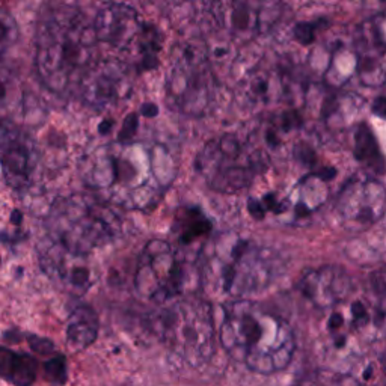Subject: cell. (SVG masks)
Listing matches in <instances>:
<instances>
[{
    "mask_svg": "<svg viewBox=\"0 0 386 386\" xmlns=\"http://www.w3.org/2000/svg\"><path fill=\"white\" fill-rule=\"evenodd\" d=\"M97 46L94 26L79 9L64 6L52 11L37 32L35 67L42 85L58 95L77 90L95 62Z\"/></svg>",
    "mask_w": 386,
    "mask_h": 386,
    "instance_id": "3",
    "label": "cell"
},
{
    "mask_svg": "<svg viewBox=\"0 0 386 386\" xmlns=\"http://www.w3.org/2000/svg\"><path fill=\"white\" fill-rule=\"evenodd\" d=\"M28 341H29L30 349L35 353H38V355H50V353L54 351V344L47 338H42L38 335H29Z\"/></svg>",
    "mask_w": 386,
    "mask_h": 386,
    "instance_id": "33",
    "label": "cell"
},
{
    "mask_svg": "<svg viewBox=\"0 0 386 386\" xmlns=\"http://www.w3.org/2000/svg\"><path fill=\"white\" fill-rule=\"evenodd\" d=\"M373 110H374V112H378V115L380 118L385 116V98L383 97L378 98V102L374 103V106H373Z\"/></svg>",
    "mask_w": 386,
    "mask_h": 386,
    "instance_id": "35",
    "label": "cell"
},
{
    "mask_svg": "<svg viewBox=\"0 0 386 386\" xmlns=\"http://www.w3.org/2000/svg\"><path fill=\"white\" fill-rule=\"evenodd\" d=\"M317 28V23H297L293 30L294 40L299 44H303V46H308V44H311L314 41Z\"/></svg>",
    "mask_w": 386,
    "mask_h": 386,
    "instance_id": "30",
    "label": "cell"
},
{
    "mask_svg": "<svg viewBox=\"0 0 386 386\" xmlns=\"http://www.w3.org/2000/svg\"><path fill=\"white\" fill-rule=\"evenodd\" d=\"M16 83L11 74L0 67V114H8L13 110L18 97L16 95Z\"/></svg>",
    "mask_w": 386,
    "mask_h": 386,
    "instance_id": "28",
    "label": "cell"
},
{
    "mask_svg": "<svg viewBox=\"0 0 386 386\" xmlns=\"http://www.w3.org/2000/svg\"><path fill=\"white\" fill-rule=\"evenodd\" d=\"M37 162V147L32 138L13 121H0V164L6 183L16 191H25L30 184Z\"/></svg>",
    "mask_w": 386,
    "mask_h": 386,
    "instance_id": "14",
    "label": "cell"
},
{
    "mask_svg": "<svg viewBox=\"0 0 386 386\" xmlns=\"http://www.w3.org/2000/svg\"><path fill=\"white\" fill-rule=\"evenodd\" d=\"M77 90L88 106L104 110L127 100L133 90V77L123 62L95 61L83 74Z\"/></svg>",
    "mask_w": 386,
    "mask_h": 386,
    "instance_id": "12",
    "label": "cell"
},
{
    "mask_svg": "<svg viewBox=\"0 0 386 386\" xmlns=\"http://www.w3.org/2000/svg\"><path fill=\"white\" fill-rule=\"evenodd\" d=\"M216 92V79L207 46L201 41L179 44L167 73L168 103L187 116H204Z\"/></svg>",
    "mask_w": 386,
    "mask_h": 386,
    "instance_id": "6",
    "label": "cell"
},
{
    "mask_svg": "<svg viewBox=\"0 0 386 386\" xmlns=\"http://www.w3.org/2000/svg\"><path fill=\"white\" fill-rule=\"evenodd\" d=\"M325 311H329L326 339L337 353L371 343L383 325V308L366 296H356L355 290Z\"/></svg>",
    "mask_w": 386,
    "mask_h": 386,
    "instance_id": "10",
    "label": "cell"
},
{
    "mask_svg": "<svg viewBox=\"0 0 386 386\" xmlns=\"http://www.w3.org/2000/svg\"><path fill=\"white\" fill-rule=\"evenodd\" d=\"M212 14L231 38L251 41L278 25L282 4L281 0H215Z\"/></svg>",
    "mask_w": 386,
    "mask_h": 386,
    "instance_id": "11",
    "label": "cell"
},
{
    "mask_svg": "<svg viewBox=\"0 0 386 386\" xmlns=\"http://www.w3.org/2000/svg\"><path fill=\"white\" fill-rule=\"evenodd\" d=\"M355 73L359 82L368 88H380L385 83V53L355 50Z\"/></svg>",
    "mask_w": 386,
    "mask_h": 386,
    "instance_id": "22",
    "label": "cell"
},
{
    "mask_svg": "<svg viewBox=\"0 0 386 386\" xmlns=\"http://www.w3.org/2000/svg\"><path fill=\"white\" fill-rule=\"evenodd\" d=\"M335 208L346 228L366 229L385 213L383 184L371 176H355L338 193Z\"/></svg>",
    "mask_w": 386,
    "mask_h": 386,
    "instance_id": "13",
    "label": "cell"
},
{
    "mask_svg": "<svg viewBox=\"0 0 386 386\" xmlns=\"http://www.w3.org/2000/svg\"><path fill=\"white\" fill-rule=\"evenodd\" d=\"M278 88H284V82L278 74L269 70H260L248 77L243 90H241V95L249 104H269L279 98Z\"/></svg>",
    "mask_w": 386,
    "mask_h": 386,
    "instance_id": "20",
    "label": "cell"
},
{
    "mask_svg": "<svg viewBox=\"0 0 386 386\" xmlns=\"http://www.w3.org/2000/svg\"><path fill=\"white\" fill-rule=\"evenodd\" d=\"M47 225L52 240L80 255L112 243L121 233L118 215L85 195L59 200L52 208Z\"/></svg>",
    "mask_w": 386,
    "mask_h": 386,
    "instance_id": "4",
    "label": "cell"
},
{
    "mask_svg": "<svg viewBox=\"0 0 386 386\" xmlns=\"http://www.w3.org/2000/svg\"><path fill=\"white\" fill-rule=\"evenodd\" d=\"M142 115H145V116H156L159 114V109L156 104H152V103H145V104H142Z\"/></svg>",
    "mask_w": 386,
    "mask_h": 386,
    "instance_id": "34",
    "label": "cell"
},
{
    "mask_svg": "<svg viewBox=\"0 0 386 386\" xmlns=\"http://www.w3.org/2000/svg\"><path fill=\"white\" fill-rule=\"evenodd\" d=\"M386 34H385V14L380 13L361 23L356 29L355 50L385 53Z\"/></svg>",
    "mask_w": 386,
    "mask_h": 386,
    "instance_id": "23",
    "label": "cell"
},
{
    "mask_svg": "<svg viewBox=\"0 0 386 386\" xmlns=\"http://www.w3.org/2000/svg\"><path fill=\"white\" fill-rule=\"evenodd\" d=\"M138 126H139L138 115L136 114H130L124 119L123 128H121L119 136H118V142H131V138L135 136L136 130H138Z\"/></svg>",
    "mask_w": 386,
    "mask_h": 386,
    "instance_id": "32",
    "label": "cell"
},
{
    "mask_svg": "<svg viewBox=\"0 0 386 386\" xmlns=\"http://www.w3.org/2000/svg\"><path fill=\"white\" fill-rule=\"evenodd\" d=\"M136 53L139 54V70H152L157 65L160 52V37L157 29L145 25L142 35L136 44Z\"/></svg>",
    "mask_w": 386,
    "mask_h": 386,
    "instance_id": "24",
    "label": "cell"
},
{
    "mask_svg": "<svg viewBox=\"0 0 386 386\" xmlns=\"http://www.w3.org/2000/svg\"><path fill=\"white\" fill-rule=\"evenodd\" d=\"M18 40V25L6 9L0 8V58L14 46Z\"/></svg>",
    "mask_w": 386,
    "mask_h": 386,
    "instance_id": "27",
    "label": "cell"
},
{
    "mask_svg": "<svg viewBox=\"0 0 386 386\" xmlns=\"http://www.w3.org/2000/svg\"><path fill=\"white\" fill-rule=\"evenodd\" d=\"M272 277L273 260L264 248L229 234L216 241L207 267V279L213 290L234 299H248L266 289Z\"/></svg>",
    "mask_w": 386,
    "mask_h": 386,
    "instance_id": "5",
    "label": "cell"
},
{
    "mask_svg": "<svg viewBox=\"0 0 386 386\" xmlns=\"http://www.w3.org/2000/svg\"><path fill=\"white\" fill-rule=\"evenodd\" d=\"M355 157L367 168L382 175L385 169L383 156L376 136L368 124L362 123L355 131Z\"/></svg>",
    "mask_w": 386,
    "mask_h": 386,
    "instance_id": "21",
    "label": "cell"
},
{
    "mask_svg": "<svg viewBox=\"0 0 386 386\" xmlns=\"http://www.w3.org/2000/svg\"><path fill=\"white\" fill-rule=\"evenodd\" d=\"M217 338L231 358L258 374L282 371L296 351L291 326L251 299L227 303Z\"/></svg>",
    "mask_w": 386,
    "mask_h": 386,
    "instance_id": "2",
    "label": "cell"
},
{
    "mask_svg": "<svg viewBox=\"0 0 386 386\" xmlns=\"http://www.w3.org/2000/svg\"><path fill=\"white\" fill-rule=\"evenodd\" d=\"M98 335V317L91 306H77L67 325V341L70 347L82 350L90 347Z\"/></svg>",
    "mask_w": 386,
    "mask_h": 386,
    "instance_id": "18",
    "label": "cell"
},
{
    "mask_svg": "<svg viewBox=\"0 0 386 386\" xmlns=\"http://www.w3.org/2000/svg\"><path fill=\"white\" fill-rule=\"evenodd\" d=\"M21 220H23V215H21V212L18 210H14L13 215H11V222H13L14 225H20Z\"/></svg>",
    "mask_w": 386,
    "mask_h": 386,
    "instance_id": "36",
    "label": "cell"
},
{
    "mask_svg": "<svg viewBox=\"0 0 386 386\" xmlns=\"http://www.w3.org/2000/svg\"><path fill=\"white\" fill-rule=\"evenodd\" d=\"M294 386H362V383L341 373L317 371Z\"/></svg>",
    "mask_w": 386,
    "mask_h": 386,
    "instance_id": "26",
    "label": "cell"
},
{
    "mask_svg": "<svg viewBox=\"0 0 386 386\" xmlns=\"http://www.w3.org/2000/svg\"><path fill=\"white\" fill-rule=\"evenodd\" d=\"M135 289L152 303H168L186 287V264L168 241L154 239L143 248L135 273Z\"/></svg>",
    "mask_w": 386,
    "mask_h": 386,
    "instance_id": "9",
    "label": "cell"
},
{
    "mask_svg": "<svg viewBox=\"0 0 386 386\" xmlns=\"http://www.w3.org/2000/svg\"><path fill=\"white\" fill-rule=\"evenodd\" d=\"M17 353L13 350H9L6 347H0V378H4L8 380L11 371H13V367L16 363Z\"/></svg>",
    "mask_w": 386,
    "mask_h": 386,
    "instance_id": "31",
    "label": "cell"
},
{
    "mask_svg": "<svg viewBox=\"0 0 386 386\" xmlns=\"http://www.w3.org/2000/svg\"><path fill=\"white\" fill-rule=\"evenodd\" d=\"M299 289L302 296L322 311L343 301L355 290L351 278L344 270L329 266L306 273Z\"/></svg>",
    "mask_w": 386,
    "mask_h": 386,
    "instance_id": "17",
    "label": "cell"
},
{
    "mask_svg": "<svg viewBox=\"0 0 386 386\" xmlns=\"http://www.w3.org/2000/svg\"><path fill=\"white\" fill-rule=\"evenodd\" d=\"M38 371V361L30 355H17L16 363L11 371L8 382L16 386H30L34 383Z\"/></svg>",
    "mask_w": 386,
    "mask_h": 386,
    "instance_id": "25",
    "label": "cell"
},
{
    "mask_svg": "<svg viewBox=\"0 0 386 386\" xmlns=\"http://www.w3.org/2000/svg\"><path fill=\"white\" fill-rule=\"evenodd\" d=\"M174 231L179 237L180 245L189 248L210 234L212 222L198 208H183L176 213Z\"/></svg>",
    "mask_w": 386,
    "mask_h": 386,
    "instance_id": "19",
    "label": "cell"
},
{
    "mask_svg": "<svg viewBox=\"0 0 386 386\" xmlns=\"http://www.w3.org/2000/svg\"><path fill=\"white\" fill-rule=\"evenodd\" d=\"M86 257L68 251L52 239L40 252L42 270L73 293H83L92 285V272L85 263Z\"/></svg>",
    "mask_w": 386,
    "mask_h": 386,
    "instance_id": "16",
    "label": "cell"
},
{
    "mask_svg": "<svg viewBox=\"0 0 386 386\" xmlns=\"http://www.w3.org/2000/svg\"><path fill=\"white\" fill-rule=\"evenodd\" d=\"M163 337L171 350L192 367L213 356L216 332L210 306L200 301L174 303L162 317Z\"/></svg>",
    "mask_w": 386,
    "mask_h": 386,
    "instance_id": "7",
    "label": "cell"
},
{
    "mask_svg": "<svg viewBox=\"0 0 386 386\" xmlns=\"http://www.w3.org/2000/svg\"><path fill=\"white\" fill-rule=\"evenodd\" d=\"M196 169L212 189L237 193L249 187L261 169V160L234 135H224L205 143L196 157Z\"/></svg>",
    "mask_w": 386,
    "mask_h": 386,
    "instance_id": "8",
    "label": "cell"
},
{
    "mask_svg": "<svg viewBox=\"0 0 386 386\" xmlns=\"http://www.w3.org/2000/svg\"><path fill=\"white\" fill-rule=\"evenodd\" d=\"M44 378L54 386H61L67 382V361L62 355L54 356L44 363Z\"/></svg>",
    "mask_w": 386,
    "mask_h": 386,
    "instance_id": "29",
    "label": "cell"
},
{
    "mask_svg": "<svg viewBox=\"0 0 386 386\" xmlns=\"http://www.w3.org/2000/svg\"><path fill=\"white\" fill-rule=\"evenodd\" d=\"M92 26L98 42L109 44L118 50H133L145 23L131 6L109 4L98 11Z\"/></svg>",
    "mask_w": 386,
    "mask_h": 386,
    "instance_id": "15",
    "label": "cell"
},
{
    "mask_svg": "<svg viewBox=\"0 0 386 386\" xmlns=\"http://www.w3.org/2000/svg\"><path fill=\"white\" fill-rule=\"evenodd\" d=\"M85 181L110 201L145 210L159 201L171 183L169 157L160 148L116 142L98 148L86 163Z\"/></svg>",
    "mask_w": 386,
    "mask_h": 386,
    "instance_id": "1",
    "label": "cell"
}]
</instances>
